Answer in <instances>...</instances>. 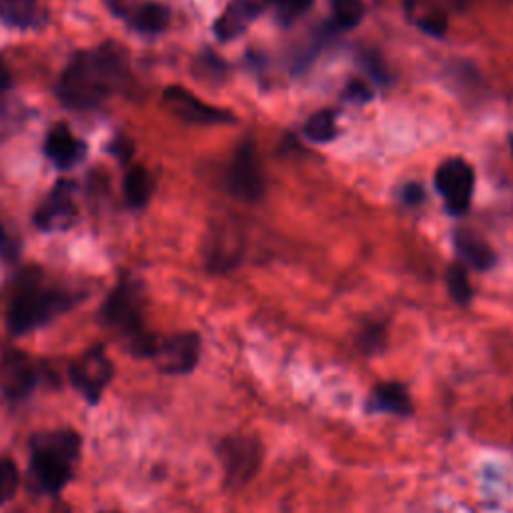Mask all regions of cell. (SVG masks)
<instances>
[{"label": "cell", "instance_id": "obj_31", "mask_svg": "<svg viewBox=\"0 0 513 513\" xmlns=\"http://www.w3.org/2000/svg\"><path fill=\"white\" fill-rule=\"evenodd\" d=\"M11 85H13L11 73H9V69L5 67V63L0 61V93L7 91V89H11Z\"/></svg>", "mask_w": 513, "mask_h": 513}, {"label": "cell", "instance_id": "obj_26", "mask_svg": "<svg viewBox=\"0 0 513 513\" xmlns=\"http://www.w3.org/2000/svg\"><path fill=\"white\" fill-rule=\"evenodd\" d=\"M373 97L371 89L361 81V79H353L347 83L345 87V99L353 101V103H365Z\"/></svg>", "mask_w": 513, "mask_h": 513}, {"label": "cell", "instance_id": "obj_6", "mask_svg": "<svg viewBox=\"0 0 513 513\" xmlns=\"http://www.w3.org/2000/svg\"><path fill=\"white\" fill-rule=\"evenodd\" d=\"M473 169L467 161L453 157L439 165L435 173V187L441 193L445 207L451 215H463L473 197Z\"/></svg>", "mask_w": 513, "mask_h": 513}, {"label": "cell", "instance_id": "obj_9", "mask_svg": "<svg viewBox=\"0 0 513 513\" xmlns=\"http://www.w3.org/2000/svg\"><path fill=\"white\" fill-rule=\"evenodd\" d=\"M77 219L79 209L75 203V185L71 181H59L35 213V225L47 233L67 231L77 223Z\"/></svg>", "mask_w": 513, "mask_h": 513}, {"label": "cell", "instance_id": "obj_29", "mask_svg": "<svg viewBox=\"0 0 513 513\" xmlns=\"http://www.w3.org/2000/svg\"><path fill=\"white\" fill-rule=\"evenodd\" d=\"M105 3L109 5V9H111L115 15L123 17L125 21H127V17L131 15V11L137 7V3H133V0H105Z\"/></svg>", "mask_w": 513, "mask_h": 513}, {"label": "cell", "instance_id": "obj_24", "mask_svg": "<svg viewBox=\"0 0 513 513\" xmlns=\"http://www.w3.org/2000/svg\"><path fill=\"white\" fill-rule=\"evenodd\" d=\"M19 489V469L13 459L0 457V505L11 501Z\"/></svg>", "mask_w": 513, "mask_h": 513}, {"label": "cell", "instance_id": "obj_33", "mask_svg": "<svg viewBox=\"0 0 513 513\" xmlns=\"http://www.w3.org/2000/svg\"><path fill=\"white\" fill-rule=\"evenodd\" d=\"M509 143H511V153H513V137H511V141H509Z\"/></svg>", "mask_w": 513, "mask_h": 513}, {"label": "cell", "instance_id": "obj_27", "mask_svg": "<svg viewBox=\"0 0 513 513\" xmlns=\"http://www.w3.org/2000/svg\"><path fill=\"white\" fill-rule=\"evenodd\" d=\"M363 67L377 83H387V71L375 53H363Z\"/></svg>", "mask_w": 513, "mask_h": 513}, {"label": "cell", "instance_id": "obj_1", "mask_svg": "<svg viewBox=\"0 0 513 513\" xmlns=\"http://www.w3.org/2000/svg\"><path fill=\"white\" fill-rule=\"evenodd\" d=\"M127 79L129 63L125 51L105 43L99 49L75 55L61 75L57 95L69 109L91 111L123 89Z\"/></svg>", "mask_w": 513, "mask_h": 513}, {"label": "cell", "instance_id": "obj_23", "mask_svg": "<svg viewBox=\"0 0 513 513\" xmlns=\"http://www.w3.org/2000/svg\"><path fill=\"white\" fill-rule=\"evenodd\" d=\"M385 339H387L385 327L381 323H371L359 331L357 347L365 355H375L385 347Z\"/></svg>", "mask_w": 513, "mask_h": 513}, {"label": "cell", "instance_id": "obj_13", "mask_svg": "<svg viewBox=\"0 0 513 513\" xmlns=\"http://www.w3.org/2000/svg\"><path fill=\"white\" fill-rule=\"evenodd\" d=\"M265 9V0H231L215 23V35L227 43L237 39Z\"/></svg>", "mask_w": 513, "mask_h": 513}, {"label": "cell", "instance_id": "obj_22", "mask_svg": "<svg viewBox=\"0 0 513 513\" xmlns=\"http://www.w3.org/2000/svg\"><path fill=\"white\" fill-rule=\"evenodd\" d=\"M447 289L457 305H467L471 301L473 291L469 285V277L461 265H451L447 269Z\"/></svg>", "mask_w": 513, "mask_h": 513}, {"label": "cell", "instance_id": "obj_34", "mask_svg": "<svg viewBox=\"0 0 513 513\" xmlns=\"http://www.w3.org/2000/svg\"><path fill=\"white\" fill-rule=\"evenodd\" d=\"M103 513H111V511H103Z\"/></svg>", "mask_w": 513, "mask_h": 513}, {"label": "cell", "instance_id": "obj_15", "mask_svg": "<svg viewBox=\"0 0 513 513\" xmlns=\"http://www.w3.org/2000/svg\"><path fill=\"white\" fill-rule=\"evenodd\" d=\"M85 143H81L67 125H55L47 135L45 153L59 169H71L85 159Z\"/></svg>", "mask_w": 513, "mask_h": 513}, {"label": "cell", "instance_id": "obj_2", "mask_svg": "<svg viewBox=\"0 0 513 513\" xmlns=\"http://www.w3.org/2000/svg\"><path fill=\"white\" fill-rule=\"evenodd\" d=\"M31 471L47 493H59L71 479L81 453V437L61 429L39 433L31 441Z\"/></svg>", "mask_w": 513, "mask_h": 513}, {"label": "cell", "instance_id": "obj_28", "mask_svg": "<svg viewBox=\"0 0 513 513\" xmlns=\"http://www.w3.org/2000/svg\"><path fill=\"white\" fill-rule=\"evenodd\" d=\"M0 255H3L7 261H15L19 251H17V243L13 241V237L7 233L5 225L0 223Z\"/></svg>", "mask_w": 513, "mask_h": 513}, {"label": "cell", "instance_id": "obj_17", "mask_svg": "<svg viewBox=\"0 0 513 513\" xmlns=\"http://www.w3.org/2000/svg\"><path fill=\"white\" fill-rule=\"evenodd\" d=\"M455 251L465 261L477 271H487L495 265V253L493 249L475 233L471 231H457L455 233Z\"/></svg>", "mask_w": 513, "mask_h": 513}, {"label": "cell", "instance_id": "obj_4", "mask_svg": "<svg viewBox=\"0 0 513 513\" xmlns=\"http://www.w3.org/2000/svg\"><path fill=\"white\" fill-rule=\"evenodd\" d=\"M103 321L119 331L127 341L129 347L135 355H145L153 357L157 343L143 327L141 319V309H139V299L135 289L129 283H121L107 299L103 313Z\"/></svg>", "mask_w": 513, "mask_h": 513}, {"label": "cell", "instance_id": "obj_8", "mask_svg": "<svg viewBox=\"0 0 513 513\" xmlns=\"http://www.w3.org/2000/svg\"><path fill=\"white\" fill-rule=\"evenodd\" d=\"M111 379L113 363L103 347H93L71 367V381L89 403H99Z\"/></svg>", "mask_w": 513, "mask_h": 513}, {"label": "cell", "instance_id": "obj_16", "mask_svg": "<svg viewBox=\"0 0 513 513\" xmlns=\"http://www.w3.org/2000/svg\"><path fill=\"white\" fill-rule=\"evenodd\" d=\"M367 409L371 413H389V415L409 417L413 413V401L405 385L387 381L371 389V395L367 399Z\"/></svg>", "mask_w": 513, "mask_h": 513}, {"label": "cell", "instance_id": "obj_3", "mask_svg": "<svg viewBox=\"0 0 513 513\" xmlns=\"http://www.w3.org/2000/svg\"><path fill=\"white\" fill-rule=\"evenodd\" d=\"M73 301L75 299L67 291L45 289L31 279L25 285H21V289L13 297L7 315V325L15 335H25L47 325L57 315L71 309Z\"/></svg>", "mask_w": 513, "mask_h": 513}, {"label": "cell", "instance_id": "obj_32", "mask_svg": "<svg viewBox=\"0 0 513 513\" xmlns=\"http://www.w3.org/2000/svg\"><path fill=\"white\" fill-rule=\"evenodd\" d=\"M129 151H131V145H129V143H123V141H121V143L113 145V153L119 155V157H129V155H131Z\"/></svg>", "mask_w": 513, "mask_h": 513}, {"label": "cell", "instance_id": "obj_12", "mask_svg": "<svg viewBox=\"0 0 513 513\" xmlns=\"http://www.w3.org/2000/svg\"><path fill=\"white\" fill-rule=\"evenodd\" d=\"M37 385V369L23 351H9L0 361V389L9 399H25Z\"/></svg>", "mask_w": 513, "mask_h": 513}, {"label": "cell", "instance_id": "obj_5", "mask_svg": "<svg viewBox=\"0 0 513 513\" xmlns=\"http://www.w3.org/2000/svg\"><path fill=\"white\" fill-rule=\"evenodd\" d=\"M217 455L223 465L225 485L231 489L251 483L263 465V447L259 439L251 435L225 437L217 447Z\"/></svg>", "mask_w": 513, "mask_h": 513}, {"label": "cell", "instance_id": "obj_21", "mask_svg": "<svg viewBox=\"0 0 513 513\" xmlns=\"http://www.w3.org/2000/svg\"><path fill=\"white\" fill-rule=\"evenodd\" d=\"M331 13L339 29H355L365 15L363 0H331Z\"/></svg>", "mask_w": 513, "mask_h": 513}, {"label": "cell", "instance_id": "obj_14", "mask_svg": "<svg viewBox=\"0 0 513 513\" xmlns=\"http://www.w3.org/2000/svg\"><path fill=\"white\" fill-rule=\"evenodd\" d=\"M0 21L21 31L43 29L49 21L41 0H0Z\"/></svg>", "mask_w": 513, "mask_h": 513}, {"label": "cell", "instance_id": "obj_20", "mask_svg": "<svg viewBox=\"0 0 513 513\" xmlns=\"http://www.w3.org/2000/svg\"><path fill=\"white\" fill-rule=\"evenodd\" d=\"M305 137L313 143H329L335 139L337 135V119H335V113L325 109V111H319L315 113L313 117H309V121L305 123V129H303Z\"/></svg>", "mask_w": 513, "mask_h": 513}, {"label": "cell", "instance_id": "obj_25", "mask_svg": "<svg viewBox=\"0 0 513 513\" xmlns=\"http://www.w3.org/2000/svg\"><path fill=\"white\" fill-rule=\"evenodd\" d=\"M265 3L273 5L285 21H291V19L303 15L311 7L313 0H265Z\"/></svg>", "mask_w": 513, "mask_h": 513}, {"label": "cell", "instance_id": "obj_7", "mask_svg": "<svg viewBox=\"0 0 513 513\" xmlns=\"http://www.w3.org/2000/svg\"><path fill=\"white\" fill-rule=\"evenodd\" d=\"M227 187L237 199L245 203H257L263 197L265 177L257 159L255 145L251 141H245L235 151L227 173Z\"/></svg>", "mask_w": 513, "mask_h": 513}, {"label": "cell", "instance_id": "obj_30", "mask_svg": "<svg viewBox=\"0 0 513 513\" xmlns=\"http://www.w3.org/2000/svg\"><path fill=\"white\" fill-rule=\"evenodd\" d=\"M423 197H425V193H423V189L419 187V185H407L405 187V191H403V201L407 203V205H419L421 201H423Z\"/></svg>", "mask_w": 513, "mask_h": 513}, {"label": "cell", "instance_id": "obj_10", "mask_svg": "<svg viewBox=\"0 0 513 513\" xmlns=\"http://www.w3.org/2000/svg\"><path fill=\"white\" fill-rule=\"evenodd\" d=\"M201 357V339L197 333H177L161 343L153 353L159 371L167 375L191 373Z\"/></svg>", "mask_w": 513, "mask_h": 513}, {"label": "cell", "instance_id": "obj_18", "mask_svg": "<svg viewBox=\"0 0 513 513\" xmlns=\"http://www.w3.org/2000/svg\"><path fill=\"white\" fill-rule=\"evenodd\" d=\"M127 21L145 35H159L171 23V11L161 3H139Z\"/></svg>", "mask_w": 513, "mask_h": 513}, {"label": "cell", "instance_id": "obj_19", "mask_svg": "<svg viewBox=\"0 0 513 513\" xmlns=\"http://www.w3.org/2000/svg\"><path fill=\"white\" fill-rule=\"evenodd\" d=\"M127 205L131 209H143L153 195V179L145 167H133L127 171L123 181Z\"/></svg>", "mask_w": 513, "mask_h": 513}, {"label": "cell", "instance_id": "obj_11", "mask_svg": "<svg viewBox=\"0 0 513 513\" xmlns=\"http://www.w3.org/2000/svg\"><path fill=\"white\" fill-rule=\"evenodd\" d=\"M163 103L177 119H181L185 123H191V125L209 127V125H229V123H233L231 113L203 103L201 99H197L195 95H191L183 87H169L163 93Z\"/></svg>", "mask_w": 513, "mask_h": 513}]
</instances>
